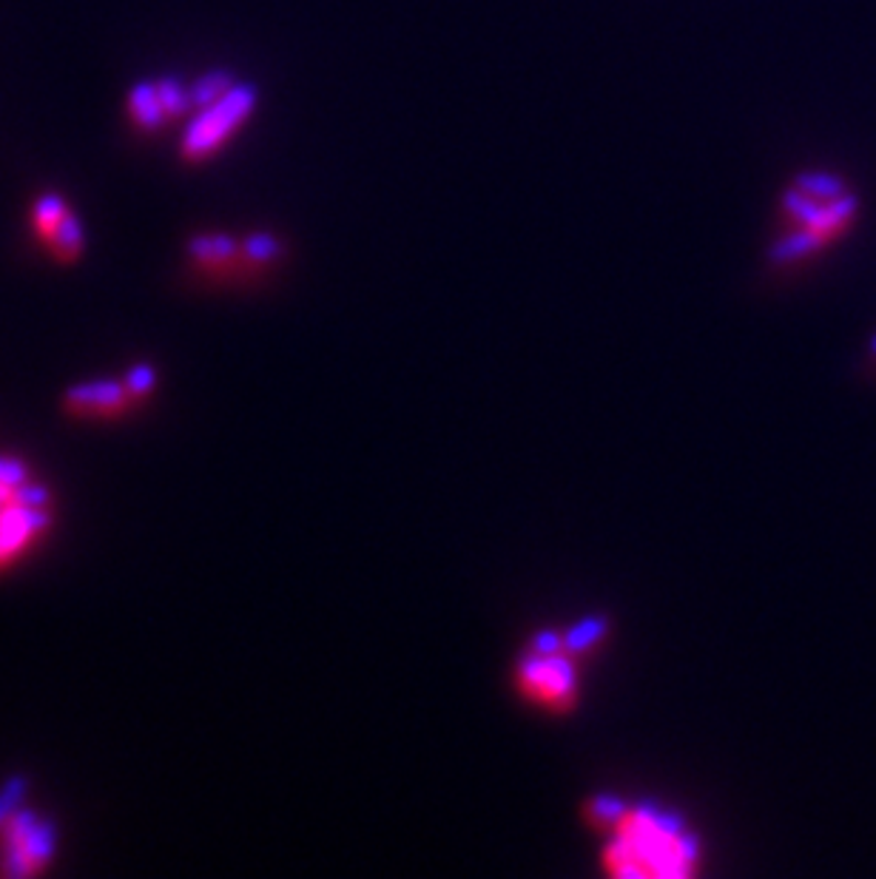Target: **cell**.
Masks as SVG:
<instances>
[{"label":"cell","instance_id":"1","mask_svg":"<svg viewBox=\"0 0 876 879\" xmlns=\"http://www.w3.org/2000/svg\"><path fill=\"white\" fill-rule=\"evenodd\" d=\"M586 816L606 834L600 848L606 874L624 879H681L697 874L700 843L672 811L598 795L586 803Z\"/></svg>","mask_w":876,"mask_h":879},{"label":"cell","instance_id":"2","mask_svg":"<svg viewBox=\"0 0 876 879\" xmlns=\"http://www.w3.org/2000/svg\"><path fill=\"white\" fill-rule=\"evenodd\" d=\"M854 194L834 177H800L783 203V214H786L791 230L779 239L774 257L783 259V262H794V259L813 253L817 248H826L849 228L851 219H854Z\"/></svg>","mask_w":876,"mask_h":879},{"label":"cell","instance_id":"3","mask_svg":"<svg viewBox=\"0 0 876 879\" xmlns=\"http://www.w3.org/2000/svg\"><path fill=\"white\" fill-rule=\"evenodd\" d=\"M581 655L584 652L572 646L566 632H538L515 663V689L541 712H572L581 698Z\"/></svg>","mask_w":876,"mask_h":879},{"label":"cell","instance_id":"4","mask_svg":"<svg viewBox=\"0 0 876 879\" xmlns=\"http://www.w3.org/2000/svg\"><path fill=\"white\" fill-rule=\"evenodd\" d=\"M257 109V89L248 83H234L223 98L196 109L194 120L182 134L180 154L186 162H202L214 157L225 143L245 126V120Z\"/></svg>","mask_w":876,"mask_h":879},{"label":"cell","instance_id":"5","mask_svg":"<svg viewBox=\"0 0 876 879\" xmlns=\"http://www.w3.org/2000/svg\"><path fill=\"white\" fill-rule=\"evenodd\" d=\"M55 823L18 809L0 829V877L23 879L46 871L55 857Z\"/></svg>","mask_w":876,"mask_h":879},{"label":"cell","instance_id":"6","mask_svg":"<svg viewBox=\"0 0 876 879\" xmlns=\"http://www.w3.org/2000/svg\"><path fill=\"white\" fill-rule=\"evenodd\" d=\"M55 523V507L35 504H12L0 510V573L26 555L35 541H41Z\"/></svg>","mask_w":876,"mask_h":879},{"label":"cell","instance_id":"7","mask_svg":"<svg viewBox=\"0 0 876 879\" xmlns=\"http://www.w3.org/2000/svg\"><path fill=\"white\" fill-rule=\"evenodd\" d=\"M132 405L134 398L125 382H114V379L71 384L69 391L63 393L66 413L80 419H117Z\"/></svg>","mask_w":876,"mask_h":879},{"label":"cell","instance_id":"8","mask_svg":"<svg viewBox=\"0 0 876 879\" xmlns=\"http://www.w3.org/2000/svg\"><path fill=\"white\" fill-rule=\"evenodd\" d=\"M188 257L202 271L223 273L237 268V262H245L243 243L228 234H196L188 239Z\"/></svg>","mask_w":876,"mask_h":879},{"label":"cell","instance_id":"9","mask_svg":"<svg viewBox=\"0 0 876 879\" xmlns=\"http://www.w3.org/2000/svg\"><path fill=\"white\" fill-rule=\"evenodd\" d=\"M125 112H128V117H132V123L139 128V132H157L162 123H168L154 80H143V83H137L132 91H128Z\"/></svg>","mask_w":876,"mask_h":879},{"label":"cell","instance_id":"10","mask_svg":"<svg viewBox=\"0 0 876 879\" xmlns=\"http://www.w3.org/2000/svg\"><path fill=\"white\" fill-rule=\"evenodd\" d=\"M43 245L49 248V253L60 262V266H75L77 259L83 257L86 234H83V223H80V217H77L75 211L66 214V219L57 225L55 234H52Z\"/></svg>","mask_w":876,"mask_h":879},{"label":"cell","instance_id":"11","mask_svg":"<svg viewBox=\"0 0 876 879\" xmlns=\"http://www.w3.org/2000/svg\"><path fill=\"white\" fill-rule=\"evenodd\" d=\"M69 205H66V200H63L60 194H41L35 200V205H32V228H35L37 239L41 243H46V239L55 234L57 225L66 219V214H69Z\"/></svg>","mask_w":876,"mask_h":879},{"label":"cell","instance_id":"12","mask_svg":"<svg viewBox=\"0 0 876 879\" xmlns=\"http://www.w3.org/2000/svg\"><path fill=\"white\" fill-rule=\"evenodd\" d=\"M154 83H157V94H160L162 112H166L168 120L182 117V114H188L194 109L191 86L180 83L177 77H162V80H154Z\"/></svg>","mask_w":876,"mask_h":879},{"label":"cell","instance_id":"13","mask_svg":"<svg viewBox=\"0 0 876 879\" xmlns=\"http://www.w3.org/2000/svg\"><path fill=\"white\" fill-rule=\"evenodd\" d=\"M237 83L228 71H209V75L196 77L191 83V98H194V109H202V105H211L214 100H220L231 86Z\"/></svg>","mask_w":876,"mask_h":879},{"label":"cell","instance_id":"14","mask_svg":"<svg viewBox=\"0 0 876 879\" xmlns=\"http://www.w3.org/2000/svg\"><path fill=\"white\" fill-rule=\"evenodd\" d=\"M279 253H282V245L268 234H254L243 243L245 266H271L273 259H279Z\"/></svg>","mask_w":876,"mask_h":879},{"label":"cell","instance_id":"15","mask_svg":"<svg viewBox=\"0 0 876 879\" xmlns=\"http://www.w3.org/2000/svg\"><path fill=\"white\" fill-rule=\"evenodd\" d=\"M125 387H128V393H132L134 402H146L148 396L154 393V387H157V373H154L151 364H134L128 373H125Z\"/></svg>","mask_w":876,"mask_h":879},{"label":"cell","instance_id":"16","mask_svg":"<svg viewBox=\"0 0 876 879\" xmlns=\"http://www.w3.org/2000/svg\"><path fill=\"white\" fill-rule=\"evenodd\" d=\"M21 786L23 782H12V786L0 795V829H3V823L18 811V797L23 795Z\"/></svg>","mask_w":876,"mask_h":879}]
</instances>
